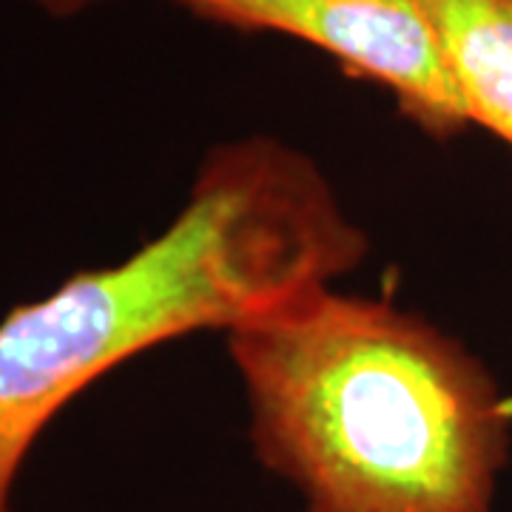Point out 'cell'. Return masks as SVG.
<instances>
[{
	"mask_svg": "<svg viewBox=\"0 0 512 512\" xmlns=\"http://www.w3.org/2000/svg\"><path fill=\"white\" fill-rule=\"evenodd\" d=\"M367 254L365 228L305 151L271 134L220 143L157 237L0 319V512L37 436L103 373L336 285Z\"/></svg>",
	"mask_w": 512,
	"mask_h": 512,
	"instance_id": "obj_1",
	"label": "cell"
},
{
	"mask_svg": "<svg viewBox=\"0 0 512 512\" xmlns=\"http://www.w3.org/2000/svg\"><path fill=\"white\" fill-rule=\"evenodd\" d=\"M256 458L305 512H493L512 402L402 305L319 285L225 333Z\"/></svg>",
	"mask_w": 512,
	"mask_h": 512,
	"instance_id": "obj_2",
	"label": "cell"
},
{
	"mask_svg": "<svg viewBox=\"0 0 512 512\" xmlns=\"http://www.w3.org/2000/svg\"><path fill=\"white\" fill-rule=\"evenodd\" d=\"M191 15L239 32L311 43L350 77L379 86L427 137L470 128L436 26L421 0H174Z\"/></svg>",
	"mask_w": 512,
	"mask_h": 512,
	"instance_id": "obj_3",
	"label": "cell"
},
{
	"mask_svg": "<svg viewBox=\"0 0 512 512\" xmlns=\"http://www.w3.org/2000/svg\"><path fill=\"white\" fill-rule=\"evenodd\" d=\"M470 126L512 151V0H421Z\"/></svg>",
	"mask_w": 512,
	"mask_h": 512,
	"instance_id": "obj_4",
	"label": "cell"
},
{
	"mask_svg": "<svg viewBox=\"0 0 512 512\" xmlns=\"http://www.w3.org/2000/svg\"><path fill=\"white\" fill-rule=\"evenodd\" d=\"M40 3L46 12H52V15H74V12H80V9H86V6H92L97 0H35Z\"/></svg>",
	"mask_w": 512,
	"mask_h": 512,
	"instance_id": "obj_5",
	"label": "cell"
}]
</instances>
